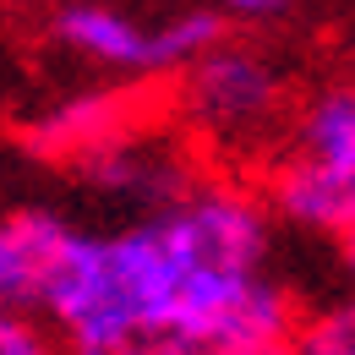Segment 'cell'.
<instances>
[{"label":"cell","mask_w":355,"mask_h":355,"mask_svg":"<svg viewBox=\"0 0 355 355\" xmlns=\"http://www.w3.org/2000/svg\"><path fill=\"white\" fill-rule=\"evenodd\" d=\"M175 77V126L197 159L268 164V153H279L290 126V88L263 49L219 39Z\"/></svg>","instance_id":"1"},{"label":"cell","mask_w":355,"mask_h":355,"mask_svg":"<svg viewBox=\"0 0 355 355\" xmlns=\"http://www.w3.org/2000/svg\"><path fill=\"white\" fill-rule=\"evenodd\" d=\"M49 33L71 55H83L93 66H104V71H121V77H170V71L191 66L202 49H214L224 39V11L191 6V11H175L170 22L148 28V22L126 17L110 0H66L55 11Z\"/></svg>","instance_id":"2"},{"label":"cell","mask_w":355,"mask_h":355,"mask_svg":"<svg viewBox=\"0 0 355 355\" xmlns=\"http://www.w3.org/2000/svg\"><path fill=\"white\" fill-rule=\"evenodd\" d=\"M71 170L88 180L93 191H104V197H115V202H132L137 219H142V214L175 202L208 164L197 159V148H191L186 137H164V132H153V121H142L132 132L88 148Z\"/></svg>","instance_id":"3"},{"label":"cell","mask_w":355,"mask_h":355,"mask_svg":"<svg viewBox=\"0 0 355 355\" xmlns=\"http://www.w3.org/2000/svg\"><path fill=\"white\" fill-rule=\"evenodd\" d=\"M142 121H153L148 93L88 88V93H71V98H55L44 115H33V121L22 126V148H28L33 159H49V164H77L88 148L132 132Z\"/></svg>","instance_id":"4"},{"label":"cell","mask_w":355,"mask_h":355,"mask_svg":"<svg viewBox=\"0 0 355 355\" xmlns=\"http://www.w3.org/2000/svg\"><path fill=\"white\" fill-rule=\"evenodd\" d=\"M257 191L273 219L311 230V235H345L355 224V175H334L295 153H273V164H263Z\"/></svg>","instance_id":"5"},{"label":"cell","mask_w":355,"mask_h":355,"mask_svg":"<svg viewBox=\"0 0 355 355\" xmlns=\"http://www.w3.org/2000/svg\"><path fill=\"white\" fill-rule=\"evenodd\" d=\"M77 224L49 208H11L0 214V311H39L49 273L60 263Z\"/></svg>","instance_id":"6"},{"label":"cell","mask_w":355,"mask_h":355,"mask_svg":"<svg viewBox=\"0 0 355 355\" xmlns=\"http://www.w3.org/2000/svg\"><path fill=\"white\" fill-rule=\"evenodd\" d=\"M279 153H295L334 175H355V83H322L290 110Z\"/></svg>","instance_id":"7"},{"label":"cell","mask_w":355,"mask_h":355,"mask_svg":"<svg viewBox=\"0 0 355 355\" xmlns=\"http://www.w3.org/2000/svg\"><path fill=\"white\" fill-rule=\"evenodd\" d=\"M290 355H355V301L301 311Z\"/></svg>","instance_id":"8"},{"label":"cell","mask_w":355,"mask_h":355,"mask_svg":"<svg viewBox=\"0 0 355 355\" xmlns=\"http://www.w3.org/2000/svg\"><path fill=\"white\" fill-rule=\"evenodd\" d=\"M0 355H66V345L39 311H0Z\"/></svg>","instance_id":"9"},{"label":"cell","mask_w":355,"mask_h":355,"mask_svg":"<svg viewBox=\"0 0 355 355\" xmlns=\"http://www.w3.org/2000/svg\"><path fill=\"white\" fill-rule=\"evenodd\" d=\"M224 17H246V22H263V17H279L290 0H219Z\"/></svg>","instance_id":"10"},{"label":"cell","mask_w":355,"mask_h":355,"mask_svg":"<svg viewBox=\"0 0 355 355\" xmlns=\"http://www.w3.org/2000/svg\"><path fill=\"white\" fill-rule=\"evenodd\" d=\"M339 246H345V268H350V279H355V224L339 235Z\"/></svg>","instance_id":"11"}]
</instances>
